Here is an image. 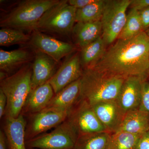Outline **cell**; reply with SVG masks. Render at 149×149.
<instances>
[{
  "instance_id": "7402d4cb",
  "label": "cell",
  "mask_w": 149,
  "mask_h": 149,
  "mask_svg": "<svg viewBox=\"0 0 149 149\" xmlns=\"http://www.w3.org/2000/svg\"><path fill=\"white\" fill-rule=\"evenodd\" d=\"M111 133H94L79 136L74 149H109Z\"/></svg>"
},
{
  "instance_id": "f546056e",
  "label": "cell",
  "mask_w": 149,
  "mask_h": 149,
  "mask_svg": "<svg viewBox=\"0 0 149 149\" xmlns=\"http://www.w3.org/2000/svg\"><path fill=\"white\" fill-rule=\"evenodd\" d=\"M130 7L138 10L149 7V0H130Z\"/></svg>"
},
{
  "instance_id": "e0dca14e",
  "label": "cell",
  "mask_w": 149,
  "mask_h": 149,
  "mask_svg": "<svg viewBox=\"0 0 149 149\" xmlns=\"http://www.w3.org/2000/svg\"><path fill=\"white\" fill-rule=\"evenodd\" d=\"M54 95L53 89L48 82L31 91L21 114H34L42 111Z\"/></svg>"
},
{
  "instance_id": "8fae6325",
  "label": "cell",
  "mask_w": 149,
  "mask_h": 149,
  "mask_svg": "<svg viewBox=\"0 0 149 149\" xmlns=\"http://www.w3.org/2000/svg\"><path fill=\"white\" fill-rule=\"evenodd\" d=\"M70 112L42 111L33 114L25 130L26 141L40 136L52 128H56L66 120Z\"/></svg>"
},
{
  "instance_id": "4dcf8cb0",
  "label": "cell",
  "mask_w": 149,
  "mask_h": 149,
  "mask_svg": "<svg viewBox=\"0 0 149 149\" xmlns=\"http://www.w3.org/2000/svg\"><path fill=\"white\" fill-rule=\"evenodd\" d=\"M96 0H69L68 3L77 9L83 8L86 6L95 2Z\"/></svg>"
},
{
  "instance_id": "ac0fdd59",
  "label": "cell",
  "mask_w": 149,
  "mask_h": 149,
  "mask_svg": "<svg viewBox=\"0 0 149 149\" xmlns=\"http://www.w3.org/2000/svg\"><path fill=\"white\" fill-rule=\"evenodd\" d=\"M34 56L31 52L24 48L11 51H6L1 49V71L8 74L17 68L29 63Z\"/></svg>"
},
{
  "instance_id": "30bf717a",
  "label": "cell",
  "mask_w": 149,
  "mask_h": 149,
  "mask_svg": "<svg viewBox=\"0 0 149 149\" xmlns=\"http://www.w3.org/2000/svg\"><path fill=\"white\" fill-rule=\"evenodd\" d=\"M83 72L80 53H74L66 57L62 64L48 82L56 94L68 85L80 79Z\"/></svg>"
},
{
  "instance_id": "484cf974",
  "label": "cell",
  "mask_w": 149,
  "mask_h": 149,
  "mask_svg": "<svg viewBox=\"0 0 149 149\" xmlns=\"http://www.w3.org/2000/svg\"><path fill=\"white\" fill-rule=\"evenodd\" d=\"M31 36L23 31L10 28H2L0 30V45L8 47L13 45L29 42Z\"/></svg>"
},
{
  "instance_id": "cb8c5ba5",
  "label": "cell",
  "mask_w": 149,
  "mask_h": 149,
  "mask_svg": "<svg viewBox=\"0 0 149 149\" xmlns=\"http://www.w3.org/2000/svg\"><path fill=\"white\" fill-rule=\"evenodd\" d=\"M143 32L144 31L139 11L131 8L127 14L125 25L118 39L128 40L136 37Z\"/></svg>"
},
{
  "instance_id": "9a60e30c",
  "label": "cell",
  "mask_w": 149,
  "mask_h": 149,
  "mask_svg": "<svg viewBox=\"0 0 149 149\" xmlns=\"http://www.w3.org/2000/svg\"><path fill=\"white\" fill-rule=\"evenodd\" d=\"M80 78L55 94L42 111L69 112L71 111L80 99Z\"/></svg>"
},
{
  "instance_id": "836d02e7",
  "label": "cell",
  "mask_w": 149,
  "mask_h": 149,
  "mask_svg": "<svg viewBox=\"0 0 149 149\" xmlns=\"http://www.w3.org/2000/svg\"><path fill=\"white\" fill-rule=\"evenodd\" d=\"M145 32L146 33L147 35L149 36V29H148V30H146V31Z\"/></svg>"
},
{
  "instance_id": "d6986e66",
  "label": "cell",
  "mask_w": 149,
  "mask_h": 149,
  "mask_svg": "<svg viewBox=\"0 0 149 149\" xmlns=\"http://www.w3.org/2000/svg\"><path fill=\"white\" fill-rule=\"evenodd\" d=\"M101 21L90 22H76L72 34L75 42L80 49L102 36Z\"/></svg>"
},
{
  "instance_id": "8992f818",
  "label": "cell",
  "mask_w": 149,
  "mask_h": 149,
  "mask_svg": "<svg viewBox=\"0 0 149 149\" xmlns=\"http://www.w3.org/2000/svg\"><path fill=\"white\" fill-rule=\"evenodd\" d=\"M78 135L68 118L52 132L26 141L27 149H74Z\"/></svg>"
},
{
  "instance_id": "83f0119b",
  "label": "cell",
  "mask_w": 149,
  "mask_h": 149,
  "mask_svg": "<svg viewBox=\"0 0 149 149\" xmlns=\"http://www.w3.org/2000/svg\"><path fill=\"white\" fill-rule=\"evenodd\" d=\"M144 32L149 29V7L139 10Z\"/></svg>"
},
{
  "instance_id": "f1b7e54d",
  "label": "cell",
  "mask_w": 149,
  "mask_h": 149,
  "mask_svg": "<svg viewBox=\"0 0 149 149\" xmlns=\"http://www.w3.org/2000/svg\"><path fill=\"white\" fill-rule=\"evenodd\" d=\"M137 149H149V129L140 136Z\"/></svg>"
},
{
  "instance_id": "2e32d148",
  "label": "cell",
  "mask_w": 149,
  "mask_h": 149,
  "mask_svg": "<svg viewBox=\"0 0 149 149\" xmlns=\"http://www.w3.org/2000/svg\"><path fill=\"white\" fill-rule=\"evenodd\" d=\"M26 121L23 115L16 118H6L3 132L8 149H27L26 146Z\"/></svg>"
},
{
  "instance_id": "7a4b0ae2",
  "label": "cell",
  "mask_w": 149,
  "mask_h": 149,
  "mask_svg": "<svg viewBox=\"0 0 149 149\" xmlns=\"http://www.w3.org/2000/svg\"><path fill=\"white\" fill-rule=\"evenodd\" d=\"M125 79L93 68L83 70L79 100L85 101L91 106L116 100Z\"/></svg>"
},
{
  "instance_id": "6da1fadb",
  "label": "cell",
  "mask_w": 149,
  "mask_h": 149,
  "mask_svg": "<svg viewBox=\"0 0 149 149\" xmlns=\"http://www.w3.org/2000/svg\"><path fill=\"white\" fill-rule=\"evenodd\" d=\"M94 69L126 78L149 75V36L145 32L128 40L118 39Z\"/></svg>"
},
{
  "instance_id": "277c9868",
  "label": "cell",
  "mask_w": 149,
  "mask_h": 149,
  "mask_svg": "<svg viewBox=\"0 0 149 149\" xmlns=\"http://www.w3.org/2000/svg\"><path fill=\"white\" fill-rule=\"evenodd\" d=\"M59 0H24L3 16L2 28H10L33 32L44 14L59 2Z\"/></svg>"
},
{
  "instance_id": "d4e9b609",
  "label": "cell",
  "mask_w": 149,
  "mask_h": 149,
  "mask_svg": "<svg viewBox=\"0 0 149 149\" xmlns=\"http://www.w3.org/2000/svg\"><path fill=\"white\" fill-rule=\"evenodd\" d=\"M141 136L123 131L111 133L109 149H137Z\"/></svg>"
},
{
  "instance_id": "e575fe53",
  "label": "cell",
  "mask_w": 149,
  "mask_h": 149,
  "mask_svg": "<svg viewBox=\"0 0 149 149\" xmlns=\"http://www.w3.org/2000/svg\"></svg>"
},
{
  "instance_id": "3957f363",
  "label": "cell",
  "mask_w": 149,
  "mask_h": 149,
  "mask_svg": "<svg viewBox=\"0 0 149 149\" xmlns=\"http://www.w3.org/2000/svg\"><path fill=\"white\" fill-rule=\"evenodd\" d=\"M32 64L25 65L15 74L0 82V89L7 99L6 118H16L21 114L32 90Z\"/></svg>"
},
{
  "instance_id": "4fadbf2b",
  "label": "cell",
  "mask_w": 149,
  "mask_h": 149,
  "mask_svg": "<svg viewBox=\"0 0 149 149\" xmlns=\"http://www.w3.org/2000/svg\"><path fill=\"white\" fill-rule=\"evenodd\" d=\"M34 60L32 63V90L49 82L56 71L58 63L41 51L34 50Z\"/></svg>"
},
{
  "instance_id": "1f68e13d",
  "label": "cell",
  "mask_w": 149,
  "mask_h": 149,
  "mask_svg": "<svg viewBox=\"0 0 149 149\" xmlns=\"http://www.w3.org/2000/svg\"><path fill=\"white\" fill-rule=\"evenodd\" d=\"M7 104V99L3 91L0 89V118L5 115Z\"/></svg>"
},
{
  "instance_id": "9c48e42d",
  "label": "cell",
  "mask_w": 149,
  "mask_h": 149,
  "mask_svg": "<svg viewBox=\"0 0 149 149\" xmlns=\"http://www.w3.org/2000/svg\"><path fill=\"white\" fill-rule=\"evenodd\" d=\"M34 50L41 51L53 58L58 63L63 58L74 53L77 48L70 43L35 31L32 32L29 42Z\"/></svg>"
},
{
  "instance_id": "7c38bea8",
  "label": "cell",
  "mask_w": 149,
  "mask_h": 149,
  "mask_svg": "<svg viewBox=\"0 0 149 149\" xmlns=\"http://www.w3.org/2000/svg\"><path fill=\"white\" fill-rule=\"evenodd\" d=\"M142 80L141 77L136 76L125 78L116 100L124 114L140 108Z\"/></svg>"
},
{
  "instance_id": "4316f807",
  "label": "cell",
  "mask_w": 149,
  "mask_h": 149,
  "mask_svg": "<svg viewBox=\"0 0 149 149\" xmlns=\"http://www.w3.org/2000/svg\"><path fill=\"white\" fill-rule=\"evenodd\" d=\"M139 109L149 114V75L142 80V99Z\"/></svg>"
},
{
  "instance_id": "ba28073f",
  "label": "cell",
  "mask_w": 149,
  "mask_h": 149,
  "mask_svg": "<svg viewBox=\"0 0 149 149\" xmlns=\"http://www.w3.org/2000/svg\"><path fill=\"white\" fill-rule=\"evenodd\" d=\"M68 118L77 131L78 137L108 132L99 120L92 107L85 101L79 100L70 112Z\"/></svg>"
},
{
  "instance_id": "44dd1931",
  "label": "cell",
  "mask_w": 149,
  "mask_h": 149,
  "mask_svg": "<svg viewBox=\"0 0 149 149\" xmlns=\"http://www.w3.org/2000/svg\"><path fill=\"white\" fill-rule=\"evenodd\" d=\"M107 46L102 36L80 49V63L83 70L91 68L103 57Z\"/></svg>"
},
{
  "instance_id": "603a6c76",
  "label": "cell",
  "mask_w": 149,
  "mask_h": 149,
  "mask_svg": "<svg viewBox=\"0 0 149 149\" xmlns=\"http://www.w3.org/2000/svg\"><path fill=\"white\" fill-rule=\"evenodd\" d=\"M106 0H96L95 2L76 10V22H90L101 21Z\"/></svg>"
},
{
  "instance_id": "5b68a950",
  "label": "cell",
  "mask_w": 149,
  "mask_h": 149,
  "mask_svg": "<svg viewBox=\"0 0 149 149\" xmlns=\"http://www.w3.org/2000/svg\"><path fill=\"white\" fill-rule=\"evenodd\" d=\"M76 10L68 0L60 1L44 14L38 22L36 31L63 36L72 34L76 22Z\"/></svg>"
},
{
  "instance_id": "ffe728a7",
  "label": "cell",
  "mask_w": 149,
  "mask_h": 149,
  "mask_svg": "<svg viewBox=\"0 0 149 149\" xmlns=\"http://www.w3.org/2000/svg\"><path fill=\"white\" fill-rule=\"evenodd\" d=\"M149 129V114L137 109L128 112L125 114L117 131L141 135Z\"/></svg>"
},
{
  "instance_id": "d6a6232c",
  "label": "cell",
  "mask_w": 149,
  "mask_h": 149,
  "mask_svg": "<svg viewBox=\"0 0 149 149\" xmlns=\"http://www.w3.org/2000/svg\"><path fill=\"white\" fill-rule=\"evenodd\" d=\"M6 139L3 131H0V149H7Z\"/></svg>"
},
{
  "instance_id": "52a82bcc",
  "label": "cell",
  "mask_w": 149,
  "mask_h": 149,
  "mask_svg": "<svg viewBox=\"0 0 149 149\" xmlns=\"http://www.w3.org/2000/svg\"><path fill=\"white\" fill-rule=\"evenodd\" d=\"M130 0H107L101 22L102 37L107 47L115 42L126 22Z\"/></svg>"
},
{
  "instance_id": "5bb4252c",
  "label": "cell",
  "mask_w": 149,
  "mask_h": 149,
  "mask_svg": "<svg viewBox=\"0 0 149 149\" xmlns=\"http://www.w3.org/2000/svg\"><path fill=\"white\" fill-rule=\"evenodd\" d=\"M91 107L99 120L109 133H113L117 131L125 114L116 101L102 102Z\"/></svg>"
}]
</instances>
